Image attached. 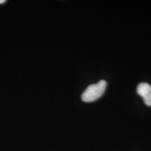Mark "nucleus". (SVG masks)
I'll return each instance as SVG.
<instances>
[{
  "mask_svg": "<svg viewBox=\"0 0 151 151\" xmlns=\"http://www.w3.org/2000/svg\"><path fill=\"white\" fill-rule=\"evenodd\" d=\"M107 82L105 80H101L95 84H92L87 87L81 96V99L84 102H92L102 96L106 90Z\"/></svg>",
  "mask_w": 151,
  "mask_h": 151,
  "instance_id": "obj_1",
  "label": "nucleus"
},
{
  "mask_svg": "<svg viewBox=\"0 0 151 151\" xmlns=\"http://www.w3.org/2000/svg\"><path fill=\"white\" fill-rule=\"evenodd\" d=\"M137 91L143 98L147 106H151V86L147 83H140L137 87Z\"/></svg>",
  "mask_w": 151,
  "mask_h": 151,
  "instance_id": "obj_2",
  "label": "nucleus"
},
{
  "mask_svg": "<svg viewBox=\"0 0 151 151\" xmlns=\"http://www.w3.org/2000/svg\"><path fill=\"white\" fill-rule=\"evenodd\" d=\"M5 0H0V4H4L5 2Z\"/></svg>",
  "mask_w": 151,
  "mask_h": 151,
  "instance_id": "obj_3",
  "label": "nucleus"
}]
</instances>
